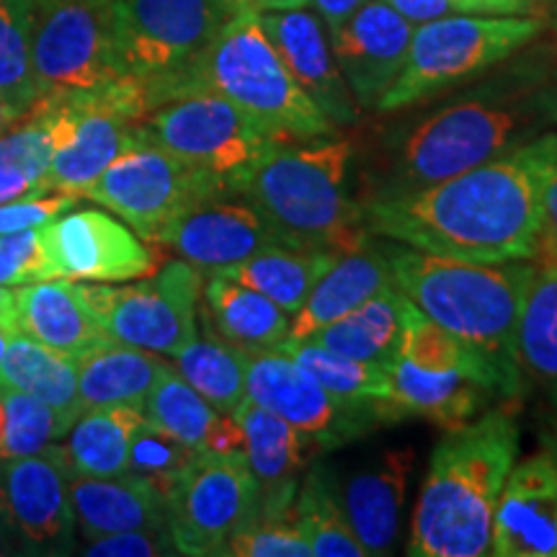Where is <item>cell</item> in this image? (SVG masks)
Returning a JSON list of instances; mask_svg holds the SVG:
<instances>
[{
    "label": "cell",
    "instance_id": "obj_25",
    "mask_svg": "<svg viewBox=\"0 0 557 557\" xmlns=\"http://www.w3.org/2000/svg\"><path fill=\"white\" fill-rule=\"evenodd\" d=\"M393 406L400 418H426L442 429H457L485 413L487 403L500 398L491 382L468 372H431L395 357L387 364Z\"/></svg>",
    "mask_w": 557,
    "mask_h": 557
},
{
    "label": "cell",
    "instance_id": "obj_37",
    "mask_svg": "<svg viewBox=\"0 0 557 557\" xmlns=\"http://www.w3.org/2000/svg\"><path fill=\"white\" fill-rule=\"evenodd\" d=\"M519 361L532 377L557 385V261L537 259L519 315Z\"/></svg>",
    "mask_w": 557,
    "mask_h": 557
},
{
    "label": "cell",
    "instance_id": "obj_26",
    "mask_svg": "<svg viewBox=\"0 0 557 557\" xmlns=\"http://www.w3.org/2000/svg\"><path fill=\"white\" fill-rule=\"evenodd\" d=\"M70 504L75 529L86 542L127 529L169 527L163 493L129 472L116 478H70Z\"/></svg>",
    "mask_w": 557,
    "mask_h": 557
},
{
    "label": "cell",
    "instance_id": "obj_29",
    "mask_svg": "<svg viewBox=\"0 0 557 557\" xmlns=\"http://www.w3.org/2000/svg\"><path fill=\"white\" fill-rule=\"evenodd\" d=\"M0 387L18 389L45 403L65 434L86 410L78 393V361L21 333H13L0 361Z\"/></svg>",
    "mask_w": 557,
    "mask_h": 557
},
{
    "label": "cell",
    "instance_id": "obj_39",
    "mask_svg": "<svg viewBox=\"0 0 557 557\" xmlns=\"http://www.w3.org/2000/svg\"><path fill=\"white\" fill-rule=\"evenodd\" d=\"M65 438V429L45 403L18 389L0 387V459L37 455Z\"/></svg>",
    "mask_w": 557,
    "mask_h": 557
},
{
    "label": "cell",
    "instance_id": "obj_43",
    "mask_svg": "<svg viewBox=\"0 0 557 557\" xmlns=\"http://www.w3.org/2000/svg\"><path fill=\"white\" fill-rule=\"evenodd\" d=\"M88 557H158L178 555L173 545L169 527H145L127 529V532L103 534L99 540H90L83 549Z\"/></svg>",
    "mask_w": 557,
    "mask_h": 557
},
{
    "label": "cell",
    "instance_id": "obj_31",
    "mask_svg": "<svg viewBox=\"0 0 557 557\" xmlns=\"http://www.w3.org/2000/svg\"><path fill=\"white\" fill-rule=\"evenodd\" d=\"M145 423V413L132 406L90 408L60 444L70 478H116L127 472L129 444Z\"/></svg>",
    "mask_w": 557,
    "mask_h": 557
},
{
    "label": "cell",
    "instance_id": "obj_36",
    "mask_svg": "<svg viewBox=\"0 0 557 557\" xmlns=\"http://www.w3.org/2000/svg\"><path fill=\"white\" fill-rule=\"evenodd\" d=\"M295 517L312 547V557H367L348 527L336 491V475L325 465H312L299 480Z\"/></svg>",
    "mask_w": 557,
    "mask_h": 557
},
{
    "label": "cell",
    "instance_id": "obj_10",
    "mask_svg": "<svg viewBox=\"0 0 557 557\" xmlns=\"http://www.w3.org/2000/svg\"><path fill=\"white\" fill-rule=\"evenodd\" d=\"M201 284L205 271L181 259L124 287L88 282L81 292L114 344L173 357L197 338Z\"/></svg>",
    "mask_w": 557,
    "mask_h": 557
},
{
    "label": "cell",
    "instance_id": "obj_6",
    "mask_svg": "<svg viewBox=\"0 0 557 557\" xmlns=\"http://www.w3.org/2000/svg\"><path fill=\"white\" fill-rule=\"evenodd\" d=\"M233 0H111V39L122 78L145 90L150 111L194 94V75Z\"/></svg>",
    "mask_w": 557,
    "mask_h": 557
},
{
    "label": "cell",
    "instance_id": "obj_42",
    "mask_svg": "<svg viewBox=\"0 0 557 557\" xmlns=\"http://www.w3.org/2000/svg\"><path fill=\"white\" fill-rule=\"evenodd\" d=\"M58 278L45 225L0 235V284L24 287V284Z\"/></svg>",
    "mask_w": 557,
    "mask_h": 557
},
{
    "label": "cell",
    "instance_id": "obj_45",
    "mask_svg": "<svg viewBox=\"0 0 557 557\" xmlns=\"http://www.w3.org/2000/svg\"><path fill=\"white\" fill-rule=\"evenodd\" d=\"M557 261V132L542 135L540 163V256Z\"/></svg>",
    "mask_w": 557,
    "mask_h": 557
},
{
    "label": "cell",
    "instance_id": "obj_21",
    "mask_svg": "<svg viewBox=\"0 0 557 557\" xmlns=\"http://www.w3.org/2000/svg\"><path fill=\"white\" fill-rule=\"evenodd\" d=\"M416 465V451L408 447L382 449L367 468L351 472L344 485H336L346 521L369 555H389L398 545L403 506Z\"/></svg>",
    "mask_w": 557,
    "mask_h": 557
},
{
    "label": "cell",
    "instance_id": "obj_49",
    "mask_svg": "<svg viewBox=\"0 0 557 557\" xmlns=\"http://www.w3.org/2000/svg\"><path fill=\"white\" fill-rule=\"evenodd\" d=\"M21 197H41L39 186L18 169L0 165V205H3V201L21 199Z\"/></svg>",
    "mask_w": 557,
    "mask_h": 557
},
{
    "label": "cell",
    "instance_id": "obj_15",
    "mask_svg": "<svg viewBox=\"0 0 557 557\" xmlns=\"http://www.w3.org/2000/svg\"><path fill=\"white\" fill-rule=\"evenodd\" d=\"M58 278L120 284L150 276L158 253L127 222L103 209H75L45 225Z\"/></svg>",
    "mask_w": 557,
    "mask_h": 557
},
{
    "label": "cell",
    "instance_id": "obj_5",
    "mask_svg": "<svg viewBox=\"0 0 557 557\" xmlns=\"http://www.w3.org/2000/svg\"><path fill=\"white\" fill-rule=\"evenodd\" d=\"M380 248L395 287L429 320L491 359L521 389L519 315L537 261L472 263L393 240Z\"/></svg>",
    "mask_w": 557,
    "mask_h": 557
},
{
    "label": "cell",
    "instance_id": "obj_7",
    "mask_svg": "<svg viewBox=\"0 0 557 557\" xmlns=\"http://www.w3.org/2000/svg\"><path fill=\"white\" fill-rule=\"evenodd\" d=\"M199 90L235 103L287 143L336 135V124L278 58L256 11L238 9L222 26L194 75V94Z\"/></svg>",
    "mask_w": 557,
    "mask_h": 557
},
{
    "label": "cell",
    "instance_id": "obj_30",
    "mask_svg": "<svg viewBox=\"0 0 557 557\" xmlns=\"http://www.w3.org/2000/svg\"><path fill=\"white\" fill-rule=\"evenodd\" d=\"M410 305L413 302L395 284H389L357 310L346 312L305 341H315L318 346L331 348L341 357L387 367L398 357Z\"/></svg>",
    "mask_w": 557,
    "mask_h": 557
},
{
    "label": "cell",
    "instance_id": "obj_53",
    "mask_svg": "<svg viewBox=\"0 0 557 557\" xmlns=\"http://www.w3.org/2000/svg\"><path fill=\"white\" fill-rule=\"evenodd\" d=\"M13 333H16V331H13L11 325L0 323V361H3V357H5V348H9V341H11Z\"/></svg>",
    "mask_w": 557,
    "mask_h": 557
},
{
    "label": "cell",
    "instance_id": "obj_32",
    "mask_svg": "<svg viewBox=\"0 0 557 557\" xmlns=\"http://www.w3.org/2000/svg\"><path fill=\"white\" fill-rule=\"evenodd\" d=\"M169 361L137 346L109 344L78 359V393L83 408L132 406L143 410L150 389Z\"/></svg>",
    "mask_w": 557,
    "mask_h": 557
},
{
    "label": "cell",
    "instance_id": "obj_24",
    "mask_svg": "<svg viewBox=\"0 0 557 557\" xmlns=\"http://www.w3.org/2000/svg\"><path fill=\"white\" fill-rule=\"evenodd\" d=\"M205 329L246 354L278 351L289 338L292 315L238 278L209 271L201 284Z\"/></svg>",
    "mask_w": 557,
    "mask_h": 557
},
{
    "label": "cell",
    "instance_id": "obj_38",
    "mask_svg": "<svg viewBox=\"0 0 557 557\" xmlns=\"http://www.w3.org/2000/svg\"><path fill=\"white\" fill-rule=\"evenodd\" d=\"M34 0H0V99L26 111L41 90L32 65Z\"/></svg>",
    "mask_w": 557,
    "mask_h": 557
},
{
    "label": "cell",
    "instance_id": "obj_13",
    "mask_svg": "<svg viewBox=\"0 0 557 557\" xmlns=\"http://www.w3.org/2000/svg\"><path fill=\"white\" fill-rule=\"evenodd\" d=\"M32 65L41 96L83 94L120 81L111 0H34Z\"/></svg>",
    "mask_w": 557,
    "mask_h": 557
},
{
    "label": "cell",
    "instance_id": "obj_8",
    "mask_svg": "<svg viewBox=\"0 0 557 557\" xmlns=\"http://www.w3.org/2000/svg\"><path fill=\"white\" fill-rule=\"evenodd\" d=\"M545 29L540 16H483L451 13L413 29L400 75L377 111H400L449 94L480 78L500 62L517 58Z\"/></svg>",
    "mask_w": 557,
    "mask_h": 557
},
{
    "label": "cell",
    "instance_id": "obj_28",
    "mask_svg": "<svg viewBox=\"0 0 557 557\" xmlns=\"http://www.w3.org/2000/svg\"><path fill=\"white\" fill-rule=\"evenodd\" d=\"M143 413L152 426L163 429L165 434L176 436L197 451H218V455L243 451L238 421L209 406L171 364L160 372Z\"/></svg>",
    "mask_w": 557,
    "mask_h": 557
},
{
    "label": "cell",
    "instance_id": "obj_35",
    "mask_svg": "<svg viewBox=\"0 0 557 557\" xmlns=\"http://www.w3.org/2000/svg\"><path fill=\"white\" fill-rule=\"evenodd\" d=\"M178 374L222 416L238 413L246 403V351L207 331L173 354Z\"/></svg>",
    "mask_w": 557,
    "mask_h": 557
},
{
    "label": "cell",
    "instance_id": "obj_3",
    "mask_svg": "<svg viewBox=\"0 0 557 557\" xmlns=\"http://www.w3.org/2000/svg\"><path fill=\"white\" fill-rule=\"evenodd\" d=\"M517 457L519 421L511 406L491 408L447 431L431 451L406 555H491L493 513Z\"/></svg>",
    "mask_w": 557,
    "mask_h": 557
},
{
    "label": "cell",
    "instance_id": "obj_14",
    "mask_svg": "<svg viewBox=\"0 0 557 557\" xmlns=\"http://www.w3.org/2000/svg\"><path fill=\"white\" fill-rule=\"evenodd\" d=\"M246 398L284 418L315 449H336L389 423L380 408L333 395L284 351L246 354Z\"/></svg>",
    "mask_w": 557,
    "mask_h": 557
},
{
    "label": "cell",
    "instance_id": "obj_19",
    "mask_svg": "<svg viewBox=\"0 0 557 557\" xmlns=\"http://www.w3.org/2000/svg\"><path fill=\"white\" fill-rule=\"evenodd\" d=\"M259 21L278 58L336 129L357 124L361 107L341 75L329 32L318 13L305 9L263 11Z\"/></svg>",
    "mask_w": 557,
    "mask_h": 557
},
{
    "label": "cell",
    "instance_id": "obj_57",
    "mask_svg": "<svg viewBox=\"0 0 557 557\" xmlns=\"http://www.w3.org/2000/svg\"><path fill=\"white\" fill-rule=\"evenodd\" d=\"M457 3H459V0H457ZM459 9H462V5H459ZM462 13H465V11H462Z\"/></svg>",
    "mask_w": 557,
    "mask_h": 557
},
{
    "label": "cell",
    "instance_id": "obj_23",
    "mask_svg": "<svg viewBox=\"0 0 557 557\" xmlns=\"http://www.w3.org/2000/svg\"><path fill=\"white\" fill-rule=\"evenodd\" d=\"M13 297H16V323H13L16 333L52 348L62 357L78 361L114 344L96 312L88 308L81 284L70 278L24 284L13 289Z\"/></svg>",
    "mask_w": 557,
    "mask_h": 557
},
{
    "label": "cell",
    "instance_id": "obj_1",
    "mask_svg": "<svg viewBox=\"0 0 557 557\" xmlns=\"http://www.w3.org/2000/svg\"><path fill=\"white\" fill-rule=\"evenodd\" d=\"M542 135L423 189L364 199L367 233L457 261H537Z\"/></svg>",
    "mask_w": 557,
    "mask_h": 557
},
{
    "label": "cell",
    "instance_id": "obj_22",
    "mask_svg": "<svg viewBox=\"0 0 557 557\" xmlns=\"http://www.w3.org/2000/svg\"><path fill=\"white\" fill-rule=\"evenodd\" d=\"M243 434V455L256 483H259L261 517H292L299 487V472L315 444L299 434L284 418L261 408L259 403H243L235 413Z\"/></svg>",
    "mask_w": 557,
    "mask_h": 557
},
{
    "label": "cell",
    "instance_id": "obj_12",
    "mask_svg": "<svg viewBox=\"0 0 557 557\" xmlns=\"http://www.w3.org/2000/svg\"><path fill=\"white\" fill-rule=\"evenodd\" d=\"M165 500L176 553L220 557L259 511V483L243 451H201Z\"/></svg>",
    "mask_w": 557,
    "mask_h": 557
},
{
    "label": "cell",
    "instance_id": "obj_18",
    "mask_svg": "<svg viewBox=\"0 0 557 557\" xmlns=\"http://www.w3.org/2000/svg\"><path fill=\"white\" fill-rule=\"evenodd\" d=\"M491 555L557 557V459L534 451L508 472L493 513Z\"/></svg>",
    "mask_w": 557,
    "mask_h": 557
},
{
    "label": "cell",
    "instance_id": "obj_51",
    "mask_svg": "<svg viewBox=\"0 0 557 557\" xmlns=\"http://www.w3.org/2000/svg\"><path fill=\"white\" fill-rule=\"evenodd\" d=\"M0 323L11 325V329L16 323V297H13V289L3 287V284H0Z\"/></svg>",
    "mask_w": 557,
    "mask_h": 557
},
{
    "label": "cell",
    "instance_id": "obj_52",
    "mask_svg": "<svg viewBox=\"0 0 557 557\" xmlns=\"http://www.w3.org/2000/svg\"><path fill=\"white\" fill-rule=\"evenodd\" d=\"M21 114H24V111H18L16 107H11L9 101L0 99V137L21 120Z\"/></svg>",
    "mask_w": 557,
    "mask_h": 557
},
{
    "label": "cell",
    "instance_id": "obj_11",
    "mask_svg": "<svg viewBox=\"0 0 557 557\" xmlns=\"http://www.w3.org/2000/svg\"><path fill=\"white\" fill-rule=\"evenodd\" d=\"M83 197L127 222L139 238L156 240L160 230L191 207L233 194L222 178L137 137Z\"/></svg>",
    "mask_w": 557,
    "mask_h": 557
},
{
    "label": "cell",
    "instance_id": "obj_54",
    "mask_svg": "<svg viewBox=\"0 0 557 557\" xmlns=\"http://www.w3.org/2000/svg\"><path fill=\"white\" fill-rule=\"evenodd\" d=\"M9 524H5L3 517H0V555L9 553V537H5V532H9Z\"/></svg>",
    "mask_w": 557,
    "mask_h": 557
},
{
    "label": "cell",
    "instance_id": "obj_55",
    "mask_svg": "<svg viewBox=\"0 0 557 557\" xmlns=\"http://www.w3.org/2000/svg\"><path fill=\"white\" fill-rule=\"evenodd\" d=\"M553 447H555V459H557V389H555V418H553Z\"/></svg>",
    "mask_w": 557,
    "mask_h": 557
},
{
    "label": "cell",
    "instance_id": "obj_41",
    "mask_svg": "<svg viewBox=\"0 0 557 557\" xmlns=\"http://www.w3.org/2000/svg\"><path fill=\"white\" fill-rule=\"evenodd\" d=\"M225 555L235 557H312V547L297 517H261L256 513L246 529L227 542Z\"/></svg>",
    "mask_w": 557,
    "mask_h": 557
},
{
    "label": "cell",
    "instance_id": "obj_40",
    "mask_svg": "<svg viewBox=\"0 0 557 557\" xmlns=\"http://www.w3.org/2000/svg\"><path fill=\"white\" fill-rule=\"evenodd\" d=\"M201 451L191 449L189 444L178 442L176 436L165 434L163 429L152 426L145 418V423L135 431L129 444V462L127 472L135 478L148 480L152 487H158L165 498L184 478V472L191 468V462Z\"/></svg>",
    "mask_w": 557,
    "mask_h": 557
},
{
    "label": "cell",
    "instance_id": "obj_34",
    "mask_svg": "<svg viewBox=\"0 0 557 557\" xmlns=\"http://www.w3.org/2000/svg\"><path fill=\"white\" fill-rule=\"evenodd\" d=\"M278 351L308 369L320 385L338 398L380 408L389 423L403 421L393 406V385H389V369L385 364L341 357L331 348L318 346L315 341H287Z\"/></svg>",
    "mask_w": 557,
    "mask_h": 557
},
{
    "label": "cell",
    "instance_id": "obj_46",
    "mask_svg": "<svg viewBox=\"0 0 557 557\" xmlns=\"http://www.w3.org/2000/svg\"><path fill=\"white\" fill-rule=\"evenodd\" d=\"M382 3L398 11L410 24H426V21L451 16V13H462L457 0H382Z\"/></svg>",
    "mask_w": 557,
    "mask_h": 557
},
{
    "label": "cell",
    "instance_id": "obj_9",
    "mask_svg": "<svg viewBox=\"0 0 557 557\" xmlns=\"http://www.w3.org/2000/svg\"><path fill=\"white\" fill-rule=\"evenodd\" d=\"M135 132L145 143L222 178L230 194L243 173L287 145V139L209 90L160 103L137 122Z\"/></svg>",
    "mask_w": 557,
    "mask_h": 557
},
{
    "label": "cell",
    "instance_id": "obj_56",
    "mask_svg": "<svg viewBox=\"0 0 557 557\" xmlns=\"http://www.w3.org/2000/svg\"><path fill=\"white\" fill-rule=\"evenodd\" d=\"M555 32H557V11H555Z\"/></svg>",
    "mask_w": 557,
    "mask_h": 557
},
{
    "label": "cell",
    "instance_id": "obj_17",
    "mask_svg": "<svg viewBox=\"0 0 557 557\" xmlns=\"http://www.w3.org/2000/svg\"><path fill=\"white\" fill-rule=\"evenodd\" d=\"M416 24L382 0H367L336 34L331 50L361 109H377L406 65Z\"/></svg>",
    "mask_w": 557,
    "mask_h": 557
},
{
    "label": "cell",
    "instance_id": "obj_50",
    "mask_svg": "<svg viewBox=\"0 0 557 557\" xmlns=\"http://www.w3.org/2000/svg\"><path fill=\"white\" fill-rule=\"evenodd\" d=\"M238 9H248L256 13L263 11H289V9H305L310 5V0H233Z\"/></svg>",
    "mask_w": 557,
    "mask_h": 557
},
{
    "label": "cell",
    "instance_id": "obj_44",
    "mask_svg": "<svg viewBox=\"0 0 557 557\" xmlns=\"http://www.w3.org/2000/svg\"><path fill=\"white\" fill-rule=\"evenodd\" d=\"M81 199L83 197H75V194L52 191L41 194V197H21L13 201H3L0 205V235L50 225L52 220H58L67 209H73Z\"/></svg>",
    "mask_w": 557,
    "mask_h": 557
},
{
    "label": "cell",
    "instance_id": "obj_16",
    "mask_svg": "<svg viewBox=\"0 0 557 557\" xmlns=\"http://www.w3.org/2000/svg\"><path fill=\"white\" fill-rule=\"evenodd\" d=\"M0 517L21 540L45 553L67 549L75 513L58 442L37 455L0 459Z\"/></svg>",
    "mask_w": 557,
    "mask_h": 557
},
{
    "label": "cell",
    "instance_id": "obj_4",
    "mask_svg": "<svg viewBox=\"0 0 557 557\" xmlns=\"http://www.w3.org/2000/svg\"><path fill=\"white\" fill-rule=\"evenodd\" d=\"M354 143L325 139L282 145L233 184V197L248 201L278 246L344 256L367 246L361 201L351 197Z\"/></svg>",
    "mask_w": 557,
    "mask_h": 557
},
{
    "label": "cell",
    "instance_id": "obj_47",
    "mask_svg": "<svg viewBox=\"0 0 557 557\" xmlns=\"http://www.w3.org/2000/svg\"><path fill=\"white\" fill-rule=\"evenodd\" d=\"M310 3L315 5L318 18L323 21L325 32H329L331 37V34H336L341 26L367 3V0H310Z\"/></svg>",
    "mask_w": 557,
    "mask_h": 557
},
{
    "label": "cell",
    "instance_id": "obj_2",
    "mask_svg": "<svg viewBox=\"0 0 557 557\" xmlns=\"http://www.w3.org/2000/svg\"><path fill=\"white\" fill-rule=\"evenodd\" d=\"M555 120L557 94L540 88L513 65L470 94L389 132L364 199L423 189L478 169L532 143Z\"/></svg>",
    "mask_w": 557,
    "mask_h": 557
},
{
    "label": "cell",
    "instance_id": "obj_33",
    "mask_svg": "<svg viewBox=\"0 0 557 557\" xmlns=\"http://www.w3.org/2000/svg\"><path fill=\"white\" fill-rule=\"evenodd\" d=\"M338 256L331 253H310V250H297L287 246H269L250 256L243 263L230 269H220V274L238 278L246 287L267 295L271 302L287 310L289 315L302 308L305 299L320 282V276L331 269Z\"/></svg>",
    "mask_w": 557,
    "mask_h": 557
},
{
    "label": "cell",
    "instance_id": "obj_48",
    "mask_svg": "<svg viewBox=\"0 0 557 557\" xmlns=\"http://www.w3.org/2000/svg\"><path fill=\"white\" fill-rule=\"evenodd\" d=\"M465 13H483V16H529L534 0H459Z\"/></svg>",
    "mask_w": 557,
    "mask_h": 557
},
{
    "label": "cell",
    "instance_id": "obj_27",
    "mask_svg": "<svg viewBox=\"0 0 557 557\" xmlns=\"http://www.w3.org/2000/svg\"><path fill=\"white\" fill-rule=\"evenodd\" d=\"M389 284H393V276H389L382 248H372L367 243L364 248L338 256L312 287L302 308L292 315L287 341L310 338L312 333L344 318L346 312L357 310L359 305H364L369 297H374Z\"/></svg>",
    "mask_w": 557,
    "mask_h": 557
},
{
    "label": "cell",
    "instance_id": "obj_20",
    "mask_svg": "<svg viewBox=\"0 0 557 557\" xmlns=\"http://www.w3.org/2000/svg\"><path fill=\"white\" fill-rule=\"evenodd\" d=\"M152 243L176 250L181 259L209 274L276 246V238L248 201L220 197L191 207L189 212L160 230Z\"/></svg>",
    "mask_w": 557,
    "mask_h": 557
}]
</instances>
